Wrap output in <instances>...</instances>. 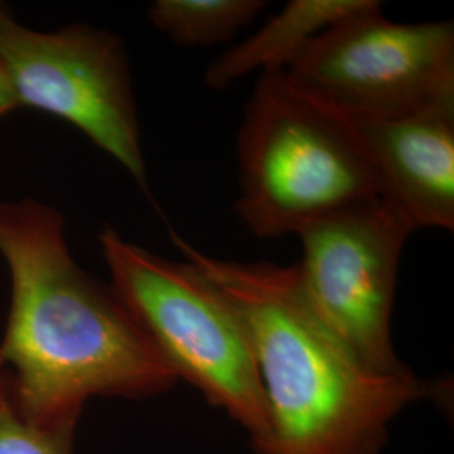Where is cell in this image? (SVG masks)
<instances>
[{"mask_svg": "<svg viewBox=\"0 0 454 454\" xmlns=\"http://www.w3.org/2000/svg\"><path fill=\"white\" fill-rule=\"evenodd\" d=\"M414 229L382 197L337 212L298 238L294 273L309 307L358 360L384 375L407 372L392 341L401 254Z\"/></svg>", "mask_w": 454, "mask_h": 454, "instance_id": "obj_7", "label": "cell"}, {"mask_svg": "<svg viewBox=\"0 0 454 454\" xmlns=\"http://www.w3.org/2000/svg\"><path fill=\"white\" fill-rule=\"evenodd\" d=\"M264 7V0H157L148 20L177 46L211 48L253 24Z\"/></svg>", "mask_w": 454, "mask_h": 454, "instance_id": "obj_10", "label": "cell"}, {"mask_svg": "<svg viewBox=\"0 0 454 454\" xmlns=\"http://www.w3.org/2000/svg\"><path fill=\"white\" fill-rule=\"evenodd\" d=\"M283 71L350 118L419 110L454 99V22H394L375 0L317 34Z\"/></svg>", "mask_w": 454, "mask_h": 454, "instance_id": "obj_6", "label": "cell"}, {"mask_svg": "<svg viewBox=\"0 0 454 454\" xmlns=\"http://www.w3.org/2000/svg\"><path fill=\"white\" fill-rule=\"evenodd\" d=\"M238 159L234 211L260 239L300 236L322 219L380 197L352 118L300 90L281 69L256 80Z\"/></svg>", "mask_w": 454, "mask_h": 454, "instance_id": "obj_3", "label": "cell"}, {"mask_svg": "<svg viewBox=\"0 0 454 454\" xmlns=\"http://www.w3.org/2000/svg\"><path fill=\"white\" fill-rule=\"evenodd\" d=\"M76 426L39 427L26 421L0 382V454H73Z\"/></svg>", "mask_w": 454, "mask_h": 454, "instance_id": "obj_11", "label": "cell"}, {"mask_svg": "<svg viewBox=\"0 0 454 454\" xmlns=\"http://www.w3.org/2000/svg\"><path fill=\"white\" fill-rule=\"evenodd\" d=\"M0 66L19 108L73 125L148 194L130 63L120 35L82 22L35 31L0 2Z\"/></svg>", "mask_w": 454, "mask_h": 454, "instance_id": "obj_5", "label": "cell"}, {"mask_svg": "<svg viewBox=\"0 0 454 454\" xmlns=\"http://www.w3.org/2000/svg\"><path fill=\"white\" fill-rule=\"evenodd\" d=\"M110 286L174 371L238 422L258 454L270 439L266 397L241 315L192 262H177L99 234Z\"/></svg>", "mask_w": 454, "mask_h": 454, "instance_id": "obj_4", "label": "cell"}, {"mask_svg": "<svg viewBox=\"0 0 454 454\" xmlns=\"http://www.w3.org/2000/svg\"><path fill=\"white\" fill-rule=\"evenodd\" d=\"M373 4L375 0H292L258 33L215 58L204 82L214 91H223L256 71H283L317 34Z\"/></svg>", "mask_w": 454, "mask_h": 454, "instance_id": "obj_9", "label": "cell"}, {"mask_svg": "<svg viewBox=\"0 0 454 454\" xmlns=\"http://www.w3.org/2000/svg\"><path fill=\"white\" fill-rule=\"evenodd\" d=\"M16 110H19L16 98H14L12 88L9 84V80H7L2 66H0V118L11 114V112H16Z\"/></svg>", "mask_w": 454, "mask_h": 454, "instance_id": "obj_12", "label": "cell"}, {"mask_svg": "<svg viewBox=\"0 0 454 454\" xmlns=\"http://www.w3.org/2000/svg\"><path fill=\"white\" fill-rule=\"evenodd\" d=\"M352 121L372 163L380 197L414 231H453L454 99Z\"/></svg>", "mask_w": 454, "mask_h": 454, "instance_id": "obj_8", "label": "cell"}, {"mask_svg": "<svg viewBox=\"0 0 454 454\" xmlns=\"http://www.w3.org/2000/svg\"><path fill=\"white\" fill-rule=\"evenodd\" d=\"M0 256L11 279L0 382L26 421L78 424L93 397L146 399L177 382L114 288L73 258L56 207L0 199Z\"/></svg>", "mask_w": 454, "mask_h": 454, "instance_id": "obj_1", "label": "cell"}, {"mask_svg": "<svg viewBox=\"0 0 454 454\" xmlns=\"http://www.w3.org/2000/svg\"><path fill=\"white\" fill-rule=\"evenodd\" d=\"M172 241L243 318L268 407L262 454H380L394 418L431 394L411 371L364 365L309 307L293 264L212 258L174 231Z\"/></svg>", "mask_w": 454, "mask_h": 454, "instance_id": "obj_2", "label": "cell"}]
</instances>
